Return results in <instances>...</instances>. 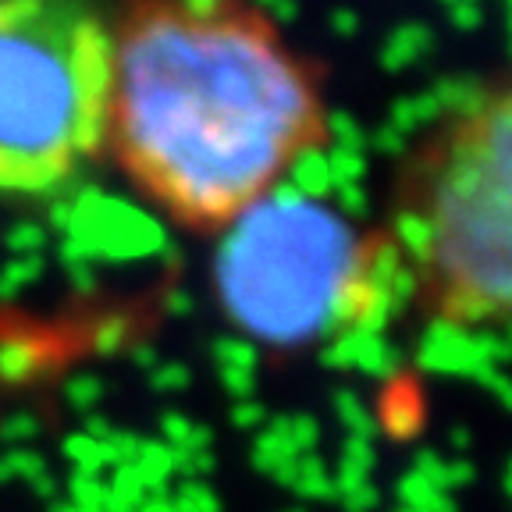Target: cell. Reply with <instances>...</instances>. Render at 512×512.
Instances as JSON below:
<instances>
[{"mask_svg": "<svg viewBox=\"0 0 512 512\" xmlns=\"http://www.w3.org/2000/svg\"><path fill=\"white\" fill-rule=\"evenodd\" d=\"M381 239L427 324L512 335V72L406 146Z\"/></svg>", "mask_w": 512, "mask_h": 512, "instance_id": "7a4b0ae2", "label": "cell"}, {"mask_svg": "<svg viewBox=\"0 0 512 512\" xmlns=\"http://www.w3.org/2000/svg\"><path fill=\"white\" fill-rule=\"evenodd\" d=\"M104 153L139 200L217 239L331 139L324 68L260 0H118Z\"/></svg>", "mask_w": 512, "mask_h": 512, "instance_id": "6da1fadb", "label": "cell"}, {"mask_svg": "<svg viewBox=\"0 0 512 512\" xmlns=\"http://www.w3.org/2000/svg\"><path fill=\"white\" fill-rule=\"evenodd\" d=\"M381 267H392L381 232L278 189L217 235L214 292L246 338L310 349L367 317Z\"/></svg>", "mask_w": 512, "mask_h": 512, "instance_id": "3957f363", "label": "cell"}, {"mask_svg": "<svg viewBox=\"0 0 512 512\" xmlns=\"http://www.w3.org/2000/svg\"><path fill=\"white\" fill-rule=\"evenodd\" d=\"M111 22L96 0H0V196L64 189L104 157Z\"/></svg>", "mask_w": 512, "mask_h": 512, "instance_id": "277c9868", "label": "cell"}]
</instances>
